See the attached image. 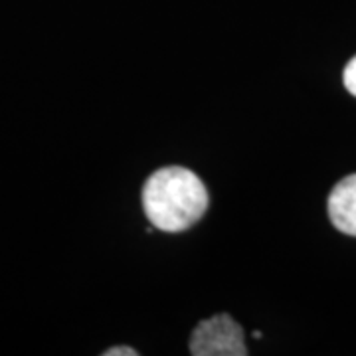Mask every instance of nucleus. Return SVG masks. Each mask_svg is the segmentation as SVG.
<instances>
[{
    "instance_id": "39448f33",
    "label": "nucleus",
    "mask_w": 356,
    "mask_h": 356,
    "mask_svg": "<svg viewBox=\"0 0 356 356\" xmlns=\"http://www.w3.org/2000/svg\"><path fill=\"white\" fill-rule=\"evenodd\" d=\"M103 355L105 356H137L139 353H137V350H133L131 346H115V348L105 350Z\"/></svg>"
},
{
    "instance_id": "f257e3e1",
    "label": "nucleus",
    "mask_w": 356,
    "mask_h": 356,
    "mask_svg": "<svg viewBox=\"0 0 356 356\" xmlns=\"http://www.w3.org/2000/svg\"><path fill=\"white\" fill-rule=\"evenodd\" d=\"M143 208L154 228L178 234L192 228L206 214L208 191L188 168L166 166L147 178Z\"/></svg>"
},
{
    "instance_id": "f03ea898",
    "label": "nucleus",
    "mask_w": 356,
    "mask_h": 356,
    "mask_svg": "<svg viewBox=\"0 0 356 356\" xmlns=\"http://www.w3.org/2000/svg\"><path fill=\"white\" fill-rule=\"evenodd\" d=\"M191 355L194 356H245L243 329L229 315H214L200 321L192 331Z\"/></svg>"
},
{
    "instance_id": "20e7f679",
    "label": "nucleus",
    "mask_w": 356,
    "mask_h": 356,
    "mask_svg": "<svg viewBox=\"0 0 356 356\" xmlns=\"http://www.w3.org/2000/svg\"><path fill=\"white\" fill-rule=\"evenodd\" d=\"M343 81H344V88H346V91L356 97V56L350 60V62H348V64H346V67H344Z\"/></svg>"
},
{
    "instance_id": "7ed1b4c3",
    "label": "nucleus",
    "mask_w": 356,
    "mask_h": 356,
    "mask_svg": "<svg viewBox=\"0 0 356 356\" xmlns=\"http://www.w3.org/2000/svg\"><path fill=\"white\" fill-rule=\"evenodd\" d=\"M329 218L339 232L356 238V175L343 178L331 191Z\"/></svg>"
}]
</instances>
